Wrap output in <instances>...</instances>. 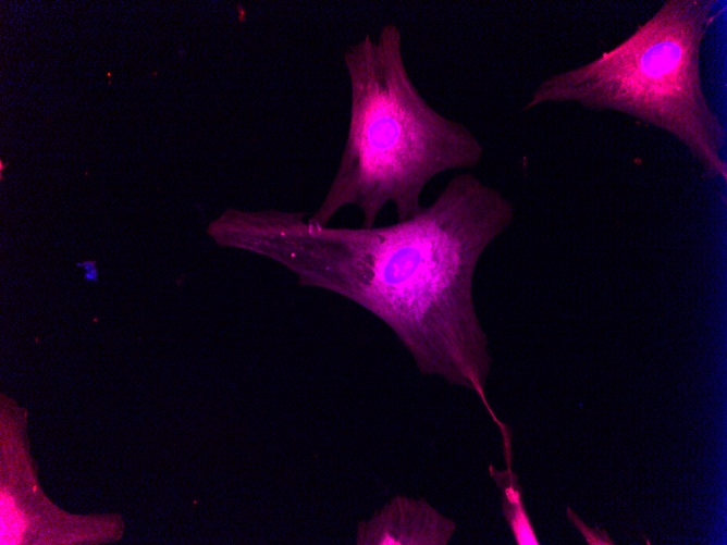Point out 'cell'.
<instances>
[{
    "mask_svg": "<svg viewBox=\"0 0 727 545\" xmlns=\"http://www.w3.org/2000/svg\"><path fill=\"white\" fill-rule=\"evenodd\" d=\"M513 218L502 194L460 173L430 205L391 225L332 227L306 212L229 210L219 239L280 263L303 285L361 305L395 332L422 374L477 392L492 412L472 281L481 253Z\"/></svg>",
    "mask_w": 727,
    "mask_h": 545,
    "instance_id": "1",
    "label": "cell"
},
{
    "mask_svg": "<svg viewBox=\"0 0 727 545\" xmlns=\"http://www.w3.org/2000/svg\"><path fill=\"white\" fill-rule=\"evenodd\" d=\"M350 87L348 132L329 189L308 220L329 225L355 206L372 227L387 203L397 221L418 213L428 183L441 173L477 165L483 145L465 124L435 110L412 82L402 32L384 25L343 53Z\"/></svg>",
    "mask_w": 727,
    "mask_h": 545,
    "instance_id": "2",
    "label": "cell"
},
{
    "mask_svg": "<svg viewBox=\"0 0 727 545\" xmlns=\"http://www.w3.org/2000/svg\"><path fill=\"white\" fill-rule=\"evenodd\" d=\"M714 0H668L612 50L554 73L532 91L523 110L576 103L615 111L663 129L712 173L725 175L719 151L725 127L702 86L700 53L716 14Z\"/></svg>",
    "mask_w": 727,
    "mask_h": 545,
    "instance_id": "3",
    "label": "cell"
},
{
    "mask_svg": "<svg viewBox=\"0 0 727 545\" xmlns=\"http://www.w3.org/2000/svg\"><path fill=\"white\" fill-rule=\"evenodd\" d=\"M456 528L426 499L398 497L360 528L358 544L447 545Z\"/></svg>",
    "mask_w": 727,
    "mask_h": 545,
    "instance_id": "4",
    "label": "cell"
},
{
    "mask_svg": "<svg viewBox=\"0 0 727 545\" xmlns=\"http://www.w3.org/2000/svg\"><path fill=\"white\" fill-rule=\"evenodd\" d=\"M502 429L507 469L500 471L493 466L489 471L501 490L502 512L518 545H539L534 529L522 501V491L516 474L510 469V442L507 426Z\"/></svg>",
    "mask_w": 727,
    "mask_h": 545,
    "instance_id": "5",
    "label": "cell"
},
{
    "mask_svg": "<svg viewBox=\"0 0 727 545\" xmlns=\"http://www.w3.org/2000/svg\"><path fill=\"white\" fill-rule=\"evenodd\" d=\"M567 513H568V516H569V519H570L571 521H574V523L576 524V527H577V528L581 531V533L584 535V537H586L588 544H591V545H595V544H599V545H606V544H608V545H613V544H614V543L608 538L607 534H605V535H601V536H599V535H594L593 531H592L591 529L587 528V527H586V525H584V524L577 518V516H576L574 512L570 511L569 508L567 509Z\"/></svg>",
    "mask_w": 727,
    "mask_h": 545,
    "instance_id": "6",
    "label": "cell"
}]
</instances>
